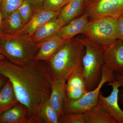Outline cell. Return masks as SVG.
Masks as SVG:
<instances>
[{"label": "cell", "instance_id": "6da1fadb", "mask_svg": "<svg viewBox=\"0 0 123 123\" xmlns=\"http://www.w3.org/2000/svg\"><path fill=\"white\" fill-rule=\"evenodd\" d=\"M0 74L11 82L19 102L28 108L27 118L31 123H44L38 115L51 93V80L45 61L33 58L19 65L1 60Z\"/></svg>", "mask_w": 123, "mask_h": 123}, {"label": "cell", "instance_id": "7a4b0ae2", "mask_svg": "<svg viewBox=\"0 0 123 123\" xmlns=\"http://www.w3.org/2000/svg\"><path fill=\"white\" fill-rule=\"evenodd\" d=\"M85 53V47L81 42L75 37L66 40L45 61L51 81L66 82L74 73L82 71Z\"/></svg>", "mask_w": 123, "mask_h": 123}, {"label": "cell", "instance_id": "3957f363", "mask_svg": "<svg viewBox=\"0 0 123 123\" xmlns=\"http://www.w3.org/2000/svg\"><path fill=\"white\" fill-rule=\"evenodd\" d=\"M39 48V43L28 36L4 34L0 37V52L6 59L17 64H23L33 59Z\"/></svg>", "mask_w": 123, "mask_h": 123}, {"label": "cell", "instance_id": "277c9868", "mask_svg": "<svg viewBox=\"0 0 123 123\" xmlns=\"http://www.w3.org/2000/svg\"><path fill=\"white\" fill-rule=\"evenodd\" d=\"M75 38L85 47L82 72L86 90L89 92L97 88L102 79L103 47L84 36Z\"/></svg>", "mask_w": 123, "mask_h": 123}, {"label": "cell", "instance_id": "5b68a950", "mask_svg": "<svg viewBox=\"0 0 123 123\" xmlns=\"http://www.w3.org/2000/svg\"><path fill=\"white\" fill-rule=\"evenodd\" d=\"M117 18L103 17L90 21L82 35L103 47L117 40Z\"/></svg>", "mask_w": 123, "mask_h": 123}, {"label": "cell", "instance_id": "8992f818", "mask_svg": "<svg viewBox=\"0 0 123 123\" xmlns=\"http://www.w3.org/2000/svg\"><path fill=\"white\" fill-rule=\"evenodd\" d=\"M102 78L98 86L94 90L88 92L79 99L66 101L63 106V113H84L98 103V95L103 86L106 82L111 83L116 80L114 73L103 65Z\"/></svg>", "mask_w": 123, "mask_h": 123}, {"label": "cell", "instance_id": "52a82bcc", "mask_svg": "<svg viewBox=\"0 0 123 123\" xmlns=\"http://www.w3.org/2000/svg\"><path fill=\"white\" fill-rule=\"evenodd\" d=\"M84 13L90 21L106 16L118 18L123 14V0H86Z\"/></svg>", "mask_w": 123, "mask_h": 123}, {"label": "cell", "instance_id": "ba28073f", "mask_svg": "<svg viewBox=\"0 0 123 123\" xmlns=\"http://www.w3.org/2000/svg\"><path fill=\"white\" fill-rule=\"evenodd\" d=\"M103 65L114 73L123 70V42L119 39L103 47Z\"/></svg>", "mask_w": 123, "mask_h": 123}, {"label": "cell", "instance_id": "9c48e42d", "mask_svg": "<svg viewBox=\"0 0 123 123\" xmlns=\"http://www.w3.org/2000/svg\"><path fill=\"white\" fill-rule=\"evenodd\" d=\"M108 85L112 88L111 94L105 97L100 92L98 95V102L118 123H123V111L120 107L118 102L119 88L121 85L116 80L109 83Z\"/></svg>", "mask_w": 123, "mask_h": 123}, {"label": "cell", "instance_id": "30bf717a", "mask_svg": "<svg viewBox=\"0 0 123 123\" xmlns=\"http://www.w3.org/2000/svg\"><path fill=\"white\" fill-rule=\"evenodd\" d=\"M59 12L43 8L37 12L30 21L14 35H25L31 37L43 24L49 20L57 18Z\"/></svg>", "mask_w": 123, "mask_h": 123}, {"label": "cell", "instance_id": "8fae6325", "mask_svg": "<svg viewBox=\"0 0 123 123\" xmlns=\"http://www.w3.org/2000/svg\"><path fill=\"white\" fill-rule=\"evenodd\" d=\"M65 89L68 101L79 99L88 92L82 71L74 73L69 78L65 84Z\"/></svg>", "mask_w": 123, "mask_h": 123}, {"label": "cell", "instance_id": "7c38bea8", "mask_svg": "<svg viewBox=\"0 0 123 123\" xmlns=\"http://www.w3.org/2000/svg\"><path fill=\"white\" fill-rule=\"evenodd\" d=\"M89 21L87 14L84 13L62 27L56 34L65 40L72 38L80 34H82Z\"/></svg>", "mask_w": 123, "mask_h": 123}, {"label": "cell", "instance_id": "4fadbf2b", "mask_svg": "<svg viewBox=\"0 0 123 123\" xmlns=\"http://www.w3.org/2000/svg\"><path fill=\"white\" fill-rule=\"evenodd\" d=\"M66 40L56 34L47 39L39 43V49L34 59L46 61L55 53Z\"/></svg>", "mask_w": 123, "mask_h": 123}, {"label": "cell", "instance_id": "5bb4252c", "mask_svg": "<svg viewBox=\"0 0 123 123\" xmlns=\"http://www.w3.org/2000/svg\"><path fill=\"white\" fill-rule=\"evenodd\" d=\"M65 25L60 18L49 20L39 27L31 36L37 43H40L52 36L56 34L61 28Z\"/></svg>", "mask_w": 123, "mask_h": 123}, {"label": "cell", "instance_id": "9a60e30c", "mask_svg": "<svg viewBox=\"0 0 123 123\" xmlns=\"http://www.w3.org/2000/svg\"><path fill=\"white\" fill-rule=\"evenodd\" d=\"M28 114V108L18 103L0 115V123H31Z\"/></svg>", "mask_w": 123, "mask_h": 123}, {"label": "cell", "instance_id": "2e32d148", "mask_svg": "<svg viewBox=\"0 0 123 123\" xmlns=\"http://www.w3.org/2000/svg\"><path fill=\"white\" fill-rule=\"evenodd\" d=\"M86 0H71L59 11L57 18L62 20L65 25L80 15H82Z\"/></svg>", "mask_w": 123, "mask_h": 123}, {"label": "cell", "instance_id": "e0dca14e", "mask_svg": "<svg viewBox=\"0 0 123 123\" xmlns=\"http://www.w3.org/2000/svg\"><path fill=\"white\" fill-rule=\"evenodd\" d=\"M66 82L51 81V93L49 99V103L59 117L63 114V104L67 100L65 86Z\"/></svg>", "mask_w": 123, "mask_h": 123}, {"label": "cell", "instance_id": "ac0fdd59", "mask_svg": "<svg viewBox=\"0 0 123 123\" xmlns=\"http://www.w3.org/2000/svg\"><path fill=\"white\" fill-rule=\"evenodd\" d=\"M84 114L86 123H118L99 103Z\"/></svg>", "mask_w": 123, "mask_h": 123}, {"label": "cell", "instance_id": "d6986e66", "mask_svg": "<svg viewBox=\"0 0 123 123\" xmlns=\"http://www.w3.org/2000/svg\"><path fill=\"white\" fill-rule=\"evenodd\" d=\"M19 102L12 85L8 79L0 89V115Z\"/></svg>", "mask_w": 123, "mask_h": 123}, {"label": "cell", "instance_id": "ffe728a7", "mask_svg": "<svg viewBox=\"0 0 123 123\" xmlns=\"http://www.w3.org/2000/svg\"><path fill=\"white\" fill-rule=\"evenodd\" d=\"M24 26L18 10H16L4 19V34L14 35L21 30Z\"/></svg>", "mask_w": 123, "mask_h": 123}, {"label": "cell", "instance_id": "44dd1931", "mask_svg": "<svg viewBox=\"0 0 123 123\" xmlns=\"http://www.w3.org/2000/svg\"><path fill=\"white\" fill-rule=\"evenodd\" d=\"M43 121L47 123H59V116L55 109L51 105L49 99L43 104L38 115Z\"/></svg>", "mask_w": 123, "mask_h": 123}, {"label": "cell", "instance_id": "7402d4cb", "mask_svg": "<svg viewBox=\"0 0 123 123\" xmlns=\"http://www.w3.org/2000/svg\"><path fill=\"white\" fill-rule=\"evenodd\" d=\"M24 0H1L0 7L4 19L17 10Z\"/></svg>", "mask_w": 123, "mask_h": 123}, {"label": "cell", "instance_id": "603a6c76", "mask_svg": "<svg viewBox=\"0 0 123 123\" xmlns=\"http://www.w3.org/2000/svg\"><path fill=\"white\" fill-rule=\"evenodd\" d=\"M17 10L24 25L30 21L37 12L26 0H24Z\"/></svg>", "mask_w": 123, "mask_h": 123}, {"label": "cell", "instance_id": "cb8c5ba5", "mask_svg": "<svg viewBox=\"0 0 123 123\" xmlns=\"http://www.w3.org/2000/svg\"><path fill=\"white\" fill-rule=\"evenodd\" d=\"M59 123H86L84 113H63L59 117Z\"/></svg>", "mask_w": 123, "mask_h": 123}, {"label": "cell", "instance_id": "d4e9b609", "mask_svg": "<svg viewBox=\"0 0 123 123\" xmlns=\"http://www.w3.org/2000/svg\"><path fill=\"white\" fill-rule=\"evenodd\" d=\"M71 0H44L43 8L54 11H59L62 8Z\"/></svg>", "mask_w": 123, "mask_h": 123}, {"label": "cell", "instance_id": "484cf974", "mask_svg": "<svg viewBox=\"0 0 123 123\" xmlns=\"http://www.w3.org/2000/svg\"><path fill=\"white\" fill-rule=\"evenodd\" d=\"M117 39L123 42V14L117 18Z\"/></svg>", "mask_w": 123, "mask_h": 123}, {"label": "cell", "instance_id": "4316f807", "mask_svg": "<svg viewBox=\"0 0 123 123\" xmlns=\"http://www.w3.org/2000/svg\"><path fill=\"white\" fill-rule=\"evenodd\" d=\"M115 78L116 80L119 83L123 88V75L121 74L114 73ZM120 93L119 92L118 98L121 103L123 104V92L121 91Z\"/></svg>", "mask_w": 123, "mask_h": 123}, {"label": "cell", "instance_id": "83f0119b", "mask_svg": "<svg viewBox=\"0 0 123 123\" xmlns=\"http://www.w3.org/2000/svg\"><path fill=\"white\" fill-rule=\"evenodd\" d=\"M33 6L36 11L38 12L42 9L44 0H26Z\"/></svg>", "mask_w": 123, "mask_h": 123}, {"label": "cell", "instance_id": "f1b7e54d", "mask_svg": "<svg viewBox=\"0 0 123 123\" xmlns=\"http://www.w3.org/2000/svg\"><path fill=\"white\" fill-rule=\"evenodd\" d=\"M4 19L1 13L0 7V37L4 34Z\"/></svg>", "mask_w": 123, "mask_h": 123}, {"label": "cell", "instance_id": "f546056e", "mask_svg": "<svg viewBox=\"0 0 123 123\" xmlns=\"http://www.w3.org/2000/svg\"><path fill=\"white\" fill-rule=\"evenodd\" d=\"M8 78L4 75L0 74V89L6 83Z\"/></svg>", "mask_w": 123, "mask_h": 123}, {"label": "cell", "instance_id": "4dcf8cb0", "mask_svg": "<svg viewBox=\"0 0 123 123\" xmlns=\"http://www.w3.org/2000/svg\"><path fill=\"white\" fill-rule=\"evenodd\" d=\"M6 59V58L4 56L2 55L1 53L0 52V60H1Z\"/></svg>", "mask_w": 123, "mask_h": 123}, {"label": "cell", "instance_id": "1f68e13d", "mask_svg": "<svg viewBox=\"0 0 123 123\" xmlns=\"http://www.w3.org/2000/svg\"><path fill=\"white\" fill-rule=\"evenodd\" d=\"M121 74H122V75H123V70H122V72H121Z\"/></svg>", "mask_w": 123, "mask_h": 123}, {"label": "cell", "instance_id": "d6a6232c", "mask_svg": "<svg viewBox=\"0 0 123 123\" xmlns=\"http://www.w3.org/2000/svg\"><path fill=\"white\" fill-rule=\"evenodd\" d=\"M1 1V0H0V2Z\"/></svg>", "mask_w": 123, "mask_h": 123}]
</instances>
